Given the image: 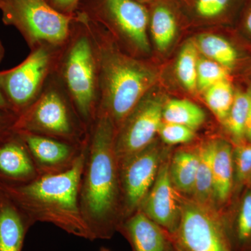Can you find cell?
Returning a JSON list of instances; mask_svg holds the SVG:
<instances>
[{
  "label": "cell",
  "instance_id": "cell-1",
  "mask_svg": "<svg viewBox=\"0 0 251 251\" xmlns=\"http://www.w3.org/2000/svg\"><path fill=\"white\" fill-rule=\"evenodd\" d=\"M116 130L112 120L101 114L90 130L80 204L91 241L111 239L124 221L120 163L115 148Z\"/></svg>",
  "mask_w": 251,
  "mask_h": 251
},
{
  "label": "cell",
  "instance_id": "cell-2",
  "mask_svg": "<svg viewBox=\"0 0 251 251\" xmlns=\"http://www.w3.org/2000/svg\"><path fill=\"white\" fill-rule=\"evenodd\" d=\"M86 150L87 148L74 166L67 171L39 175L28 184L0 186V189L33 226L38 222L52 224L68 234L91 241L80 204Z\"/></svg>",
  "mask_w": 251,
  "mask_h": 251
},
{
  "label": "cell",
  "instance_id": "cell-3",
  "mask_svg": "<svg viewBox=\"0 0 251 251\" xmlns=\"http://www.w3.org/2000/svg\"><path fill=\"white\" fill-rule=\"evenodd\" d=\"M88 22L98 55V115L108 116L117 129L152 88L156 73L146 63L122 51L100 25L89 18Z\"/></svg>",
  "mask_w": 251,
  "mask_h": 251
},
{
  "label": "cell",
  "instance_id": "cell-4",
  "mask_svg": "<svg viewBox=\"0 0 251 251\" xmlns=\"http://www.w3.org/2000/svg\"><path fill=\"white\" fill-rule=\"evenodd\" d=\"M55 74L90 130L98 115L99 61L88 18L80 11L74 14L70 36L61 50Z\"/></svg>",
  "mask_w": 251,
  "mask_h": 251
},
{
  "label": "cell",
  "instance_id": "cell-5",
  "mask_svg": "<svg viewBox=\"0 0 251 251\" xmlns=\"http://www.w3.org/2000/svg\"><path fill=\"white\" fill-rule=\"evenodd\" d=\"M14 130L80 146L87 145L90 135L55 72L35 101L17 117Z\"/></svg>",
  "mask_w": 251,
  "mask_h": 251
},
{
  "label": "cell",
  "instance_id": "cell-6",
  "mask_svg": "<svg viewBox=\"0 0 251 251\" xmlns=\"http://www.w3.org/2000/svg\"><path fill=\"white\" fill-rule=\"evenodd\" d=\"M0 10L3 23L16 28L30 50L62 49L70 36L74 14L59 12L46 0H2Z\"/></svg>",
  "mask_w": 251,
  "mask_h": 251
},
{
  "label": "cell",
  "instance_id": "cell-7",
  "mask_svg": "<svg viewBox=\"0 0 251 251\" xmlns=\"http://www.w3.org/2000/svg\"><path fill=\"white\" fill-rule=\"evenodd\" d=\"M62 49L38 46L30 50L27 57L16 67L0 71V89L16 116L25 111L40 96L50 77L56 72Z\"/></svg>",
  "mask_w": 251,
  "mask_h": 251
},
{
  "label": "cell",
  "instance_id": "cell-8",
  "mask_svg": "<svg viewBox=\"0 0 251 251\" xmlns=\"http://www.w3.org/2000/svg\"><path fill=\"white\" fill-rule=\"evenodd\" d=\"M77 11L125 41L130 52H150L148 9L135 0H80Z\"/></svg>",
  "mask_w": 251,
  "mask_h": 251
},
{
  "label": "cell",
  "instance_id": "cell-9",
  "mask_svg": "<svg viewBox=\"0 0 251 251\" xmlns=\"http://www.w3.org/2000/svg\"><path fill=\"white\" fill-rule=\"evenodd\" d=\"M170 239L177 251H232L222 214L186 196L179 227Z\"/></svg>",
  "mask_w": 251,
  "mask_h": 251
},
{
  "label": "cell",
  "instance_id": "cell-10",
  "mask_svg": "<svg viewBox=\"0 0 251 251\" xmlns=\"http://www.w3.org/2000/svg\"><path fill=\"white\" fill-rule=\"evenodd\" d=\"M170 151L155 140L142 151L120 162L124 221L139 209Z\"/></svg>",
  "mask_w": 251,
  "mask_h": 251
},
{
  "label": "cell",
  "instance_id": "cell-11",
  "mask_svg": "<svg viewBox=\"0 0 251 251\" xmlns=\"http://www.w3.org/2000/svg\"><path fill=\"white\" fill-rule=\"evenodd\" d=\"M164 102L148 92L116 130L115 152L119 163L139 152L156 140L163 122Z\"/></svg>",
  "mask_w": 251,
  "mask_h": 251
},
{
  "label": "cell",
  "instance_id": "cell-12",
  "mask_svg": "<svg viewBox=\"0 0 251 251\" xmlns=\"http://www.w3.org/2000/svg\"><path fill=\"white\" fill-rule=\"evenodd\" d=\"M171 151L163 158L152 186L144 198L139 209L169 234L177 230L184 196L175 187L169 172Z\"/></svg>",
  "mask_w": 251,
  "mask_h": 251
},
{
  "label": "cell",
  "instance_id": "cell-13",
  "mask_svg": "<svg viewBox=\"0 0 251 251\" xmlns=\"http://www.w3.org/2000/svg\"><path fill=\"white\" fill-rule=\"evenodd\" d=\"M18 133L27 145L40 175L58 174L70 169L87 146L27 132Z\"/></svg>",
  "mask_w": 251,
  "mask_h": 251
},
{
  "label": "cell",
  "instance_id": "cell-14",
  "mask_svg": "<svg viewBox=\"0 0 251 251\" xmlns=\"http://www.w3.org/2000/svg\"><path fill=\"white\" fill-rule=\"evenodd\" d=\"M39 175L27 145L18 132L0 144V186L28 184Z\"/></svg>",
  "mask_w": 251,
  "mask_h": 251
},
{
  "label": "cell",
  "instance_id": "cell-15",
  "mask_svg": "<svg viewBox=\"0 0 251 251\" xmlns=\"http://www.w3.org/2000/svg\"><path fill=\"white\" fill-rule=\"evenodd\" d=\"M133 251H166L169 234L138 209L119 227Z\"/></svg>",
  "mask_w": 251,
  "mask_h": 251
},
{
  "label": "cell",
  "instance_id": "cell-16",
  "mask_svg": "<svg viewBox=\"0 0 251 251\" xmlns=\"http://www.w3.org/2000/svg\"><path fill=\"white\" fill-rule=\"evenodd\" d=\"M212 174L216 209L221 214L234 195L233 147L224 139L212 140Z\"/></svg>",
  "mask_w": 251,
  "mask_h": 251
},
{
  "label": "cell",
  "instance_id": "cell-17",
  "mask_svg": "<svg viewBox=\"0 0 251 251\" xmlns=\"http://www.w3.org/2000/svg\"><path fill=\"white\" fill-rule=\"evenodd\" d=\"M31 226L29 220L0 189V251H23Z\"/></svg>",
  "mask_w": 251,
  "mask_h": 251
},
{
  "label": "cell",
  "instance_id": "cell-18",
  "mask_svg": "<svg viewBox=\"0 0 251 251\" xmlns=\"http://www.w3.org/2000/svg\"><path fill=\"white\" fill-rule=\"evenodd\" d=\"M232 251L251 250V184L244 188L232 210L222 214Z\"/></svg>",
  "mask_w": 251,
  "mask_h": 251
},
{
  "label": "cell",
  "instance_id": "cell-19",
  "mask_svg": "<svg viewBox=\"0 0 251 251\" xmlns=\"http://www.w3.org/2000/svg\"><path fill=\"white\" fill-rule=\"evenodd\" d=\"M200 157V145L182 147L171 151L169 161L171 180L176 190L186 197L192 195Z\"/></svg>",
  "mask_w": 251,
  "mask_h": 251
},
{
  "label": "cell",
  "instance_id": "cell-20",
  "mask_svg": "<svg viewBox=\"0 0 251 251\" xmlns=\"http://www.w3.org/2000/svg\"><path fill=\"white\" fill-rule=\"evenodd\" d=\"M201 157L191 199L206 207L216 209L212 174V140L200 145Z\"/></svg>",
  "mask_w": 251,
  "mask_h": 251
},
{
  "label": "cell",
  "instance_id": "cell-21",
  "mask_svg": "<svg viewBox=\"0 0 251 251\" xmlns=\"http://www.w3.org/2000/svg\"><path fill=\"white\" fill-rule=\"evenodd\" d=\"M196 47L206 58L214 61L230 70L239 59L237 49L222 36L212 34L200 35L196 39Z\"/></svg>",
  "mask_w": 251,
  "mask_h": 251
},
{
  "label": "cell",
  "instance_id": "cell-22",
  "mask_svg": "<svg viewBox=\"0 0 251 251\" xmlns=\"http://www.w3.org/2000/svg\"><path fill=\"white\" fill-rule=\"evenodd\" d=\"M205 120L204 110L186 99H171L164 103L163 122L186 126L196 130Z\"/></svg>",
  "mask_w": 251,
  "mask_h": 251
},
{
  "label": "cell",
  "instance_id": "cell-23",
  "mask_svg": "<svg viewBox=\"0 0 251 251\" xmlns=\"http://www.w3.org/2000/svg\"><path fill=\"white\" fill-rule=\"evenodd\" d=\"M150 30L153 42L158 50L166 51L174 41L177 31L176 18L171 10L158 5L153 10Z\"/></svg>",
  "mask_w": 251,
  "mask_h": 251
},
{
  "label": "cell",
  "instance_id": "cell-24",
  "mask_svg": "<svg viewBox=\"0 0 251 251\" xmlns=\"http://www.w3.org/2000/svg\"><path fill=\"white\" fill-rule=\"evenodd\" d=\"M249 109L247 92H237L228 115L223 123L235 145L246 141L245 133Z\"/></svg>",
  "mask_w": 251,
  "mask_h": 251
},
{
  "label": "cell",
  "instance_id": "cell-25",
  "mask_svg": "<svg viewBox=\"0 0 251 251\" xmlns=\"http://www.w3.org/2000/svg\"><path fill=\"white\" fill-rule=\"evenodd\" d=\"M198 50L192 40L186 41L180 50L176 63V76L186 90H197Z\"/></svg>",
  "mask_w": 251,
  "mask_h": 251
},
{
  "label": "cell",
  "instance_id": "cell-26",
  "mask_svg": "<svg viewBox=\"0 0 251 251\" xmlns=\"http://www.w3.org/2000/svg\"><path fill=\"white\" fill-rule=\"evenodd\" d=\"M204 98L208 107L221 123H224L228 115L234 93L233 87L229 80L220 81L204 91Z\"/></svg>",
  "mask_w": 251,
  "mask_h": 251
},
{
  "label": "cell",
  "instance_id": "cell-27",
  "mask_svg": "<svg viewBox=\"0 0 251 251\" xmlns=\"http://www.w3.org/2000/svg\"><path fill=\"white\" fill-rule=\"evenodd\" d=\"M233 148L234 195L251 184V143L246 141Z\"/></svg>",
  "mask_w": 251,
  "mask_h": 251
},
{
  "label": "cell",
  "instance_id": "cell-28",
  "mask_svg": "<svg viewBox=\"0 0 251 251\" xmlns=\"http://www.w3.org/2000/svg\"><path fill=\"white\" fill-rule=\"evenodd\" d=\"M229 70L206 57H199L198 63L197 90L204 91L220 81L229 80Z\"/></svg>",
  "mask_w": 251,
  "mask_h": 251
},
{
  "label": "cell",
  "instance_id": "cell-29",
  "mask_svg": "<svg viewBox=\"0 0 251 251\" xmlns=\"http://www.w3.org/2000/svg\"><path fill=\"white\" fill-rule=\"evenodd\" d=\"M158 135L168 146L191 143L196 137V130L178 124L162 122Z\"/></svg>",
  "mask_w": 251,
  "mask_h": 251
},
{
  "label": "cell",
  "instance_id": "cell-30",
  "mask_svg": "<svg viewBox=\"0 0 251 251\" xmlns=\"http://www.w3.org/2000/svg\"><path fill=\"white\" fill-rule=\"evenodd\" d=\"M230 1L231 0H196V12L202 18H216L227 9Z\"/></svg>",
  "mask_w": 251,
  "mask_h": 251
},
{
  "label": "cell",
  "instance_id": "cell-31",
  "mask_svg": "<svg viewBox=\"0 0 251 251\" xmlns=\"http://www.w3.org/2000/svg\"><path fill=\"white\" fill-rule=\"evenodd\" d=\"M17 116L13 112H0V144L16 133L14 125Z\"/></svg>",
  "mask_w": 251,
  "mask_h": 251
},
{
  "label": "cell",
  "instance_id": "cell-32",
  "mask_svg": "<svg viewBox=\"0 0 251 251\" xmlns=\"http://www.w3.org/2000/svg\"><path fill=\"white\" fill-rule=\"evenodd\" d=\"M54 9L67 15H74L76 12L80 0H46Z\"/></svg>",
  "mask_w": 251,
  "mask_h": 251
},
{
  "label": "cell",
  "instance_id": "cell-33",
  "mask_svg": "<svg viewBox=\"0 0 251 251\" xmlns=\"http://www.w3.org/2000/svg\"><path fill=\"white\" fill-rule=\"evenodd\" d=\"M249 97V109L247 125H246L245 139L248 142L251 143V86L247 91Z\"/></svg>",
  "mask_w": 251,
  "mask_h": 251
},
{
  "label": "cell",
  "instance_id": "cell-34",
  "mask_svg": "<svg viewBox=\"0 0 251 251\" xmlns=\"http://www.w3.org/2000/svg\"><path fill=\"white\" fill-rule=\"evenodd\" d=\"M0 112H13L1 89H0Z\"/></svg>",
  "mask_w": 251,
  "mask_h": 251
},
{
  "label": "cell",
  "instance_id": "cell-35",
  "mask_svg": "<svg viewBox=\"0 0 251 251\" xmlns=\"http://www.w3.org/2000/svg\"><path fill=\"white\" fill-rule=\"evenodd\" d=\"M245 28L248 32L251 34V9L246 18Z\"/></svg>",
  "mask_w": 251,
  "mask_h": 251
},
{
  "label": "cell",
  "instance_id": "cell-36",
  "mask_svg": "<svg viewBox=\"0 0 251 251\" xmlns=\"http://www.w3.org/2000/svg\"><path fill=\"white\" fill-rule=\"evenodd\" d=\"M5 54H6V50H5L2 41L0 39V64L4 60Z\"/></svg>",
  "mask_w": 251,
  "mask_h": 251
},
{
  "label": "cell",
  "instance_id": "cell-37",
  "mask_svg": "<svg viewBox=\"0 0 251 251\" xmlns=\"http://www.w3.org/2000/svg\"><path fill=\"white\" fill-rule=\"evenodd\" d=\"M166 251H177L176 249H175V247H173V244L171 241H170L169 244H168V247H167Z\"/></svg>",
  "mask_w": 251,
  "mask_h": 251
},
{
  "label": "cell",
  "instance_id": "cell-38",
  "mask_svg": "<svg viewBox=\"0 0 251 251\" xmlns=\"http://www.w3.org/2000/svg\"><path fill=\"white\" fill-rule=\"evenodd\" d=\"M135 1H139V2L141 3L143 2V1H150V0H135Z\"/></svg>",
  "mask_w": 251,
  "mask_h": 251
},
{
  "label": "cell",
  "instance_id": "cell-39",
  "mask_svg": "<svg viewBox=\"0 0 251 251\" xmlns=\"http://www.w3.org/2000/svg\"><path fill=\"white\" fill-rule=\"evenodd\" d=\"M1 4H2V0H0V7H1Z\"/></svg>",
  "mask_w": 251,
  "mask_h": 251
},
{
  "label": "cell",
  "instance_id": "cell-40",
  "mask_svg": "<svg viewBox=\"0 0 251 251\" xmlns=\"http://www.w3.org/2000/svg\"><path fill=\"white\" fill-rule=\"evenodd\" d=\"M249 251H251V250Z\"/></svg>",
  "mask_w": 251,
  "mask_h": 251
}]
</instances>
